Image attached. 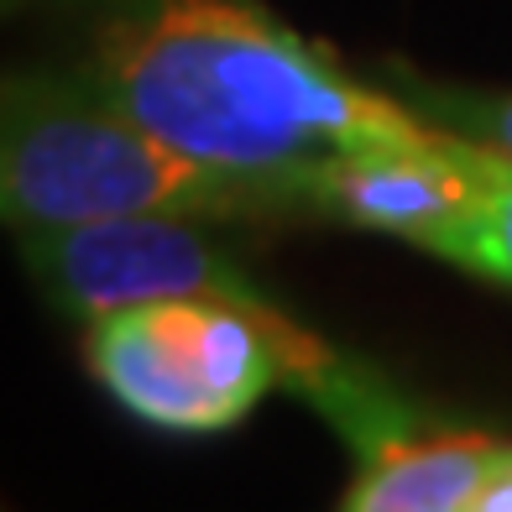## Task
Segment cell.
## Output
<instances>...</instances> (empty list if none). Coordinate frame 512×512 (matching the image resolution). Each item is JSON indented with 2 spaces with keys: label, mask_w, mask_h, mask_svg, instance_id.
<instances>
[{
  "label": "cell",
  "mask_w": 512,
  "mask_h": 512,
  "mask_svg": "<svg viewBox=\"0 0 512 512\" xmlns=\"http://www.w3.org/2000/svg\"><path fill=\"white\" fill-rule=\"evenodd\" d=\"M351 361L283 309L256 314L225 298H162L89 319V366L131 418L173 434H220L293 387L319 398Z\"/></svg>",
  "instance_id": "3"
},
{
  "label": "cell",
  "mask_w": 512,
  "mask_h": 512,
  "mask_svg": "<svg viewBox=\"0 0 512 512\" xmlns=\"http://www.w3.org/2000/svg\"><path fill=\"white\" fill-rule=\"evenodd\" d=\"M429 251L476 277H492V283L512 288V157L507 152H497V168L486 178L481 199L450 230H439Z\"/></svg>",
  "instance_id": "7"
},
{
  "label": "cell",
  "mask_w": 512,
  "mask_h": 512,
  "mask_svg": "<svg viewBox=\"0 0 512 512\" xmlns=\"http://www.w3.org/2000/svg\"><path fill=\"white\" fill-rule=\"evenodd\" d=\"M492 460V439L424 429L371 455L340 512H471V497Z\"/></svg>",
  "instance_id": "6"
},
{
  "label": "cell",
  "mask_w": 512,
  "mask_h": 512,
  "mask_svg": "<svg viewBox=\"0 0 512 512\" xmlns=\"http://www.w3.org/2000/svg\"><path fill=\"white\" fill-rule=\"evenodd\" d=\"M89 74L157 142L277 215H314L335 162L424 126L251 0H136L100 27Z\"/></svg>",
  "instance_id": "1"
},
{
  "label": "cell",
  "mask_w": 512,
  "mask_h": 512,
  "mask_svg": "<svg viewBox=\"0 0 512 512\" xmlns=\"http://www.w3.org/2000/svg\"><path fill=\"white\" fill-rule=\"evenodd\" d=\"M11 6H21V0H0V11H11Z\"/></svg>",
  "instance_id": "10"
},
{
  "label": "cell",
  "mask_w": 512,
  "mask_h": 512,
  "mask_svg": "<svg viewBox=\"0 0 512 512\" xmlns=\"http://www.w3.org/2000/svg\"><path fill=\"white\" fill-rule=\"evenodd\" d=\"M413 110L512 157V95H460V89H424L418 84Z\"/></svg>",
  "instance_id": "8"
},
{
  "label": "cell",
  "mask_w": 512,
  "mask_h": 512,
  "mask_svg": "<svg viewBox=\"0 0 512 512\" xmlns=\"http://www.w3.org/2000/svg\"><path fill=\"white\" fill-rule=\"evenodd\" d=\"M115 215H277L267 194L209 173L115 105L95 74L0 79V225L58 230Z\"/></svg>",
  "instance_id": "2"
},
{
  "label": "cell",
  "mask_w": 512,
  "mask_h": 512,
  "mask_svg": "<svg viewBox=\"0 0 512 512\" xmlns=\"http://www.w3.org/2000/svg\"><path fill=\"white\" fill-rule=\"evenodd\" d=\"M471 512H512V450L497 445V460L486 465V476L471 497Z\"/></svg>",
  "instance_id": "9"
},
{
  "label": "cell",
  "mask_w": 512,
  "mask_h": 512,
  "mask_svg": "<svg viewBox=\"0 0 512 512\" xmlns=\"http://www.w3.org/2000/svg\"><path fill=\"white\" fill-rule=\"evenodd\" d=\"M492 168L497 147L471 142V136L424 115V126L398 136V142L335 162L314 194V215L392 230V236L429 251L439 230H450L481 199Z\"/></svg>",
  "instance_id": "5"
},
{
  "label": "cell",
  "mask_w": 512,
  "mask_h": 512,
  "mask_svg": "<svg viewBox=\"0 0 512 512\" xmlns=\"http://www.w3.org/2000/svg\"><path fill=\"white\" fill-rule=\"evenodd\" d=\"M21 262L63 314L105 319L162 298H225L256 314L277 304L189 215H115L58 230H21Z\"/></svg>",
  "instance_id": "4"
}]
</instances>
